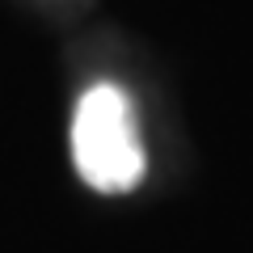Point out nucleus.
Instances as JSON below:
<instances>
[{
	"instance_id": "obj_1",
	"label": "nucleus",
	"mask_w": 253,
	"mask_h": 253,
	"mask_svg": "<svg viewBox=\"0 0 253 253\" xmlns=\"http://www.w3.org/2000/svg\"><path fill=\"white\" fill-rule=\"evenodd\" d=\"M72 165L84 186L101 194H126L144 177V144L131 101L118 84L101 81L81 93L72 110Z\"/></svg>"
}]
</instances>
